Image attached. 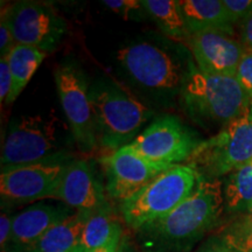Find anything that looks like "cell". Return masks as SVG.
<instances>
[{
    "label": "cell",
    "mask_w": 252,
    "mask_h": 252,
    "mask_svg": "<svg viewBox=\"0 0 252 252\" xmlns=\"http://www.w3.org/2000/svg\"><path fill=\"white\" fill-rule=\"evenodd\" d=\"M224 210L222 182L198 176L196 187L185 201L140 232L162 250L184 252L220 222Z\"/></svg>",
    "instance_id": "cell-1"
},
{
    "label": "cell",
    "mask_w": 252,
    "mask_h": 252,
    "mask_svg": "<svg viewBox=\"0 0 252 252\" xmlns=\"http://www.w3.org/2000/svg\"><path fill=\"white\" fill-rule=\"evenodd\" d=\"M98 146L106 153L127 146L152 115L124 88L99 83L89 91Z\"/></svg>",
    "instance_id": "cell-2"
},
{
    "label": "cell",
    "mask_w": 252,
    "mask_h": 252,
    "mask_svg": "<svg viewBox=\"0 0 252 252\" xmlns=\"http://www.w3.org/2000/svg\"><path fill=\"white\" fill-rule=\"evenodd\" d=\"M181 89L186 110L200 123L224 126L251 103L236 76L204 74L195 64L189 65Z\"/></svg>",
    "instance_id": "cell-3"
},
{
    "label": "cell",
    "mask_w": 252,
    "mask_h": 252,
    "mask_svg": "<svg viewBox=\"0 0 252 252\" xmlns=\"http://www.w3.org/2000/svg\"><path fill=\"white\" fill-rule=\"evenodd\" d=\"M197 179V173L186 163L169 167L122 201L119 209L123 220L132 229L140 230L162 219L191 194Z\"/></svg>",
    "instance_id": "cell-4"
},
{
    "label": "cell",
    "mask_w": 252,
    "mask_h": 252,
    "mask_svg": "<svg viewBox=\"0 0 252 252\" xmlns=\"http://www.w3.org/2000/svg\"><path fill=\"white\" fill-rule=\"evenodd\" d=\"M62 123L56 116H21L8 125L1 151V172L34 163L64 160Z\"/></svg>",
    "instance_id": "cell-5"
},
{
    "label": "cell",
    "mask_w": 252,
    "mask_h": 252,
    "mask_svg": "<svg viewBox=\"0 0 252 252\" xmlns=\"http://www.w3.org/2000/svg\"><path fill=\"white\" fill-rule=\"evenodd\" d=\"M252 161V102L219 133L202 140L186 165L198 176L219 179Z\"/></svg>",
    "instance_id": "cell-6"
},
{
    "label": "cell",
    "mask_w": 252,
    "mask_h": 252,
    "mask_svg": "<svg viewBox=\"0 0 252 252\" xmlns=\"http://www.w3.org/2000/svg\"><path fill=\"white\" fill-rule=\"evenodd\" d=\"M54 78L61 108L75 143L83 152H93L98 143L86 76L72 64H62L55 69Z\"/></svg>",
    "instance_id": "cell-7"
},
{
    "label": "cell",
    "mask_w": 252,
    "mask_h": 252,
    "mask_svg": "<svg viewBox=\"0 0 252 252\" xmlns=\"http://www.w3.org/2000/svg\"><path fill=\"white\" fill-rule=\"evenodd\" d=\"M117 60L128 76L151 90L173 91L182 88L188 74L182 70L178 60L149 42L134 43L119 49Z\"/></svg>",
    "instance_id": "cell-8"
},
{
    "label": "cell",
    "mask_w": 252,
    "mask_h": 252,
    "mask_svg": "<svg viewBox=\"0 0 252 252\" xmlns=\"http://www.w3.org/2000/svg\"><path fill=\"white\" fill-rule=\"evenodd\" d=\"M201 141L174 116H163L145 128L128 146L154 163L174 166L187 161Z\"/></svg>",
    "instance_id": "cell-9"
},
{
    "label": "cell",
    "mask_w": 252,
    "mask_h": 252,
    "mask_svg": "<svg viewBox=\"0 0 252 252\" xmlns=\"http://www.w3.org/2000/svg\"><path fill=\"white\" fill-rule=\"evenodd\" d=\"M15 43L35 47L49 54L67 33V23L50 4L19 1L6 6Z\"/></svg>",
    "instance_id": "cell-10"
},
{
    "label": "cell",
    "mask_w": 252,
    "mask_h": 252,
    "mask_svg": "<svg viewBox=\"0 0 252 252\" xmlns=\"http://www.w3.org/2000/svg\"><path fill=\"white\" fill-rule=\"evenodd\" d=\"M105 174V190L119 202L140 190L157 175L172 166L159 165L139 156L130 146L105 153L99 159Z\"/></svg>",
    "instance_id": "cell-11"
},
{
    "label": "cell",
    "mask_w": 252,
    "mask_h": 252,
    "mask_svg": "<svg viewBox=\"0 0 252 252\" xmlns=\"http://www.w3.org/2000/svg\"><path fill=\"white\" fill-rule=\"evenodd\" d=\"M67 163L64 160H52L2 171L0 175L2 200L25 203L50 198Z\"/></svg>",
    "instance_id": "cell-12"
},
{
    "label": "cell",
    "mask_w": 252,
    "mask_h": 252,
    "mask_svg": "<svg viewBox=\"0 0 252 252\" xmlns=\"http://www.w3.org/2000/svg\"><path fill=\"white\" fill-rule=\"evenodd\" d=\"M188 42L196 68L209 75L236 76L247 50L234 35L216 31L193 34Z\"/></svg>",
    "instance_id": "cell-13"
},
{
    "label": "cell",
    "mask_w": 252,
    "mask_h": 252,
    "mask_svg": "<svg viewBox=\"0 0 252 252\" xmlns=\"http://www.w3.org/2000/svg\"><path fill=\"white\" fill-rule=\"evenodd\" d=\"M76 210L94 212L106 203L104 186L89 160L68 162L52 197Z\"/></svg>",
    "instance_id": "cell-14"
},
{
    "label": "cell",
    "mask_w": 252,
    "mask_h": 252,
    "mask_svg": "<svg viewBox=\"0 0 252 252\" xmlns=\"http://www.w3.org/2000/svg\"><path fill=\"white\" fill-rule=\"evenodd\" d=\"M65 204L36 203L12 217L11 244L17 252L34 244L58 223L71 215Z\"/></svg>",
    "instance_id": "cell-15"
},
{
    "label": "cell",
    "mask_w": 252,
    "mask_h": 252,
    "mask_svg": "<svg viewBox=\"0 0 252 252\" xmlns=\"http://www.w3.org/2000/svg\"><path fill=\"white\" fill-rule=\"evenodd\" d=\"M189 36L203 32H223L234 35L223 0H179Z\"/></svg>",
    "instance_id": "cell-16"
},
{
    "label": "cell",
    "mask_w": 252,
    "mask_h": 252,
    "mask_svg": "<svg viewBox=\"0 0 252 252\" xmlns=\"http://www.w3.org/2000/svg\"><path fill=\"white\" fill-rule=\"evenodd\" d=\"M91 213L87 210H77L64 220L49 229L34 244L20 252H70L81 243L88 219Z\"/></svg>",
    "instance_id": "cell-17"
},
{
    "label": "cell",
    "mask_w": 252,
    "mask_h": 252,
    "mask_svg": "<svg viewBox=\"0 0 252 252\" xmlns=\"http://www.w3.org/2000/svg\"><path fill=\"white\" fill-rule=\"evenodd\" d=\"M47 53L35 47L15 45L6 56L12 75V90L5 103H13L47 58Z\"/></svg>",
    "instance_id": "cell-18"
},
{
    "label": "cell",
    "mask_w": 252,
    "mask_h": 252,
    "mask_svg": "<svg viewBox=\"0 0 252 252\" xmlns=\"http://www.w3.org/2000/svg\"><path fill=\"white\" fill-rule=\"evenodd\" d=\"M119 232L122 228L117 216L106 202L91 213L82 232L80 245L86 252L93 251L105 245Z\"/></svg>",
    "instance_id": "cell-19"
},
{
    "label": "cell",
    "mask_w": 252,
    "mask_h": 252,
    "mask_svg": "<svg viewBox=\"0 0 252 252\" xmlns=\"http://www.w3.org/2000/svg\"><path fill=\"white\" fill-rule=\"evenodd\" d=\"M141 5L165 35L172 40L188 42L189 33L179 0H141Z\"/></svg>",
    "instance_id": "cell-20"
},
{
    "label": "cell",
    "mask_w": 252,
    "mask_h": 252,
    "mask_svg": "<svg viewBox=\"0 0 252 252\" xmlns=\"http://www.w3.org/2000/svg\"><path fill=\"white\" fill-rule=\"evenodd\" d=\"M223 198L225 212L249 214L252 208V161L229 173L223 184Z\"/></svg>",
    "instance_id": "cell-21"
},
{
    "label": "cell",
    "mask_w": 252,
    "mask_h": 252,
    "mask_svg": "<svg viewBox=\"0 0 252 252\" xmlns=\"http://www.w3.org/2000/svg\"><path fill=\"white\" fill-rule=\"evenodd\" d=\"M220 236L237 252H252V219L245 215L236 220Z\"/></svg>",
    "instance_id": "cell-22"
},
{
    "label": "cell",
    "mask_w": 252,
    "mask_h": 252,
    "mask_svg": "<svg viewBox=\"0 0 252 252\" xmlns=\"http://www.w3.org/2000/svg\"><path fill=\"white\" fill-rule=\"evenodd\" d=\"M236 78L252 102V50H245L236 72Z\"/></svg>",
    "instance_id": "cell-23"
},
{
    "label": "cell",
    "mask_w": 252,
    "mask_h": 252,
    "mask_svg": "<svg viewBox=\"0 0 252 252\" xmlns=\"http://www.w3.org/2000/svg\"><path fill=\"white\" fill-rule=\"evenodd\" d=\"M223 5L234 25L238 21L244 23L252 13V0H223Z\"/></svg>",
    "instance_id": "cell-24"
},
{
    "label": "cell",
    "mask_w": 252,
    "mask_h": 252,
    "mask_svg": "<svg viewBox=\"0 0 252 252\" xmlns=\"http://www.w3.org/2000/svg\"><path fill=\"white\" fill-rule=\"evenodd\" d=\"M15 45L17 43H15L13 33L9 26L7 12H6V7L2 6L1 19H0V55L1 58H6Z\"/></svg>",
    "instance_id": "cell-25"
},
{
    "label": "cell",
    "mask_w": 252,
    "mask_h": 252,
    "mask_svg": "<svg viewBox=\"0 0 252 252\" xmlns=\"http://www.w3.org/2000/svg\"><path fill=\"white\" fill-rule=\"evenodd\" d=\"M103 4L111 9L112 12H115L118 15H122L124 19L128 18V15L132 12L138 11V9L143 7L139 0H104Z\"/></svg>",
    "instance_id": "cell-26"
},
{
    "label": "cell",
    "mask_w": 252,
    "mask_h": 252,
    "mask_svg": "<svg viewBox=\"0 0 252 252\" xmlns=\"http://www.w3.org/2000/svg\"><path fill=\"white\" fill-rule=\"evenodd\" d=\"M12 90V75L6 58L0 60V100L6 102Z\"/></svg>",
    "instance_id": "cell-27"
},
{
    "label": "cell",
    "mask_w": 252,
    "mask_h": 252,
    "mask_svg": "<svg viewBox=\"0 0 252 252\" xmlns=\"http://www.w3.org/2000/svg\"><path fill=\"white\" fill-rule=\"evenodd\" d=\"M195 252H237L223 241L220 236H213L204 241Z\"/></svg>",
    "instance_id": "cell-28"
},
{
    "label": "cell",
    "mask_w": 252,
    "mask_h": 252,
    "mask_svg": "<svg viewBox=\"0 0 252 252\" xmlns=\"http://www.w3.org/2000/svg\"><path fill=\"white\" fill-rule=\"evenodd\" d=\"M12 239V219L5 212L1 213L0 217V245L4 251L11 244Z\"/></svg>",
    "instance_id": "cell-29"
},
{
    "label": "cell",
    "mask_w": 252,
    "mask_h": 252,
    "mask_svg": "<svg viewBox=\"0 0 252 252\" xmlns=\"http://www.w3.org/2000/svg\"><path fill=\"white\" fill-rule=\"evenodd\" d=\"M242 42L245 48L252 50V13L245 19L242 30Z\"/></svg>",
    "instance_id": "cell-30"
},
{
    "label": "cell",
    "mask_w": 252,
    "mask_h": 252,
    "mask_svg": "<svg viewBox=\"0 0 252 252\" xmlns=\"http://www.w3.org/2000/svg\"><path fill=\"white\" fill-rule=\"evenodd\" d=\"M122 232H119L113 237L111 241L108 242L105 245L100 247L98 249H94L93 251L89 252H119V243H121Z\"/></svg>",
    "instance_id": "cell-31"
},
{
    "label": "cell",
    "mask_w": 252,
    "mask_h": 252,
    "mask_svg": "<svg viewBox=\"0 0 252 252\" xmlns=\"http://www.w3.org/2000/svg\"><path fill=\"white\" fill-rule=\"evenodd\" d=\"M70 252H86V250H84V249H83V248H82V247H81V245H78V247H77V248H75V249H74V250H72V251H70Z\"/></svg>",
    "instance_id": "cell-32"
},
{
    "label": "cell",
    "mask_w": 252,
    "mask_h": 252,
    "mask_svg": "<svg viewBox=\"0 0 252 252\" xmlns=\"http://www.w3.org/2000/svg\"><path fill=\"white\" fill-rule=\"evenodd\" d=\"M248 216H249V217H251V219H252V208H251V210H250V212H249Z\"/></svg>",
    "instance_id": "cell-33"
},
{
    "label": "cell",
    "mask_w": 252,
    "mask_h": 252,
    "mask_svg": "<svg viewBox=\"0 0 252 252\" xmlns=\"http://www.w3.org/2000/svg\"><path fill=\"white\" fill-rule=\"evenodd\" d=\"M119 252H121V250H119Z\"/></svg>",
    "instance_id": "cell-34"
}]
</instances>
